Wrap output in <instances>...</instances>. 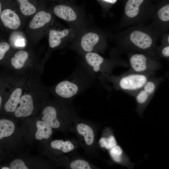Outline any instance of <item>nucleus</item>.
<instances>
[{
  "mask_svg": "<svg viewBox=\"0 0 169 169\" xmlns=\"http://www.w3.org/2000/svg\"><path fill=\"white\" fill-rule=\"evenodd\" d=\"M129 48L136 50L148 51L155 44V32L150 27L139 26L129 28L127 36Z\"/></svg>",
  "mask_w": 169,
  "mask_h": 169,
  "instance_id": "1",
  "label": "nucleus"
},
{
  "mask_svg": "<svg viewBox=\"0 0 169 169\" xmlns=\"http://www.w3.org/2000/svg\"><path fill=\"white\" fill-rule=\"evenodd\" d=\"M149 79V76L145 73L136 72L121 77L117 81V86L120 89L126 91H139Z\"/></svg>",
  "mask_w": 169,
  "mask_h": 169,
  "instance_id": "2",
  "label": "nucleus"
},
{
  "mask_svg": "<svg viewBox=\"0 0 169 169\" xmlns=\"http://www.w3.org/2000/svg\"><path fill=\"white\" fill-rule=\"evenodd\" d=\"M156 87L155 80L149 79L135 96L137 103L136 109L138 114L142 115V113L150 102Z\"/></svg>",
  "mask_w": 169,
  "mask_h": 169,
  "instance_id": "3",
  "label": "nucleus"
},
{
  "mask_svg": "<svg viewBox=\"0 0 169 169\" xmlns=\"http://www.w3.org/2000/svg\"><path fill=\"white\" fill-rule=\"evenodd\" d=\"M24 89L21 96L18 106L13 114L17 118L28 117L33 112L35 107V98L32 92Z\"/></svg>",
  "mask_w": 169,
  "mask_h": 169,
  "instance_id": "4",
  "label": "nucleus"
},
{
  "mask_svg": "<svg viewBox=\"0 0 169 169\" xmlns=\"http://www.w3.org/2000/svg\"><path fill=\"white\" fill-rule=\"evenodd\" d=\"M13 86L9 91L8 97L3 105L5 112L13 115L18 106L25 88L22 84H15Z\"/></svg>",
  "mask_w": 169,
  "mask_h": 169,
  "instance_id": "5",
  "label": "nucleus"
},
{
  "mask_svg": "<svg viewBox=\"0 0 169 169\" xmlns=\"http://www.w3.org/2000/svg\"><path fill=\"white\" fill-rule=\"evenodd\" d=\"M144 0H128L125 8V16L129 24L139 22L147 16L141 11V6Z\"/></svg>",
  "mask_w": 169,
  "mask_h": 169,
  "instance_id": "6",
  "label": "nucleus"
},
{
  "mask_svg": "<svg viewBox=\"0 0 169 169\" xmlns=\"http://www.w3.org/2000/svg\"><path fill=\"white\" fill-rule=\"evenodd\" d=\"M85 59L90 69L99 77L106 74L108 67L104 66V59L97 53L90 52L85 55Z\"/></svg>",
  "mask_w": 169,
  "mask_h": 169,
  "instance_id": "7",
  "label": "nucleus"
},
{
  "mask_svg": "<svg viewBox=\"0 0 169 169\" xmlns=\"http://www.w3.org/2000/svg\"><path fill=\"white\" fill-rule=\"evenodd\" d=\"M149 56L142 53H135L129 58V62L132 69L135 72L144 73L148 71L152 62Z\"/></svg>",
  "mask_w": 169,
  "mask_h": 169,
  "instance_id": "8",
  "label": "nucleus"
},
{
  "mask_svg": "<svg viewBox=\"0 0 169 169\" xmlns=\"http://www.w3.org/2000/svg\"><path fill=\"white\" fill-rule=\"evenodd\" d=\"M79 90V85L76 82L64 80L57 84L54 91L59 96L64 98H69L75 95Z\"/></svg>",
  "mask_w": 169,
  "mask_h": 169,
  "instance_id": "9",
  "label": "nucleus"
},
{
  "mask_svg": "<svg viewBox=\"0 0 169 169\" xmlns=\"http://www.w3.org/2000/svg\"><path fill=\"white\" fill-rule=\"evenodd\" d=\"M41 119L52 128L57 129L60 126V123L57 119V110L51 105H47L43 109Z\"/></svg>",
  "mask_w": 169,
  "mask_h": 169,
  "instance_id": "10",
  "label": "nucleus"
},
{
  "mask_svg": "<svg viewBox=\"0 0 169 169\" xmlns=\"http://www.w3.org/2000/svg\"><path fill=\"white\" fill-rule=\"evenodd\" d=\"M0 15L1 20L5 27L15 30L20 26L21 22L18 16L11 9H5Z\"/></svg>",
  "mask_w": 169,
  "mask_h": 169,
  "instance_id": "11",
  "label": "nucleus"
},
{
  "mask_svg": "<svg viewBox=\"0 0 169 169\" xmlns=\"http://www.w3.org/2000/svg\"><path fill=\"white\" fill-rule=\"evenodd\" d=\"M109 154L112 159L115 162L123 164L128 168H133L135 164L131 162L130 157L124 152L121 147L116 145L109 151Z\"/></svg>",
  "mask_w": 169,
  "mask_h": 169,
  "instance_id": "12",
  "label": "nucleus"
},
{
  "mask_svg": "<svg viewBox=\"0 0 169 169\" xmlns=\"http://www.w3.org/2000/svg\"><path fill=\"white\" fill-rule=\"evenodd\" d=\"M55 14L58 17L67 21H73L77 18L76 13L70 7L64 5L56 6L54 9Z\"/></svg>",
  "mask_w": 169,
  "mask_h": 169,
  "instance_id": "13",
  "label": "nucleus"
},
{
  "mask_svg": "<svg viewBox=\"0 0 169 169\" xmlns=\"http://www.w3.org/2000/svg\"><path fill=\"white\" fill-rule=\"evenodd\" d=\"M28 57V52L23 50L17 52L10 59V64L12 68L16 70H21L25 66Z\"/></svg>",
  "mask_w": 169,
  "mask_h": 169,
  "instance_id": "14",
  "label": "nucleus"
},
{
  "mask_svg": "<svg viewBox=\"0 0 169 169\" xmlns=\"http://www.w3.org/2000/svg\"><path fill=\"white\" fill-rule=\"evenodd\" d=\"M50 14L44 11H41L34 16L30 22L29 27L32 29H36L44 26L51 20Z\"/></svg>",
  "mask_w": 169,
  "mask_h": 169,
  "instance_id": "15",
  "label": "nucleus"
},
{
  "mask_svg": "<svg viewBox=\"0 0 169 169\" xmlns=\"http://www.w3.org/2000/svg\"><path fill=\"white\" fill-rule=\"evenodd\" d=\"M36 126L37 131L35 137L38 140L48 139L49 138L52 133V128L42 120L36 121Z\"/></svg>",
  "mask_w": 169,
  "mask_h": 169,
  "instance_id": "16",
  "label": "nucleus"
},
{
  "mask_svg": "<svg viewBox=\"0 0 169 169\" xmlns=\"http://www.w3.org/2000/svg\"><path fill=\"white\" fill-rule=\"evenodd\" d=\"M99 39V36L96 33L92 32L86 33L82 38L81 47L84 51L91 52Z\"/></svg>",
  "mask_w": 169,
  "mask_h": 169,
  "instance_id": "17",
  "label": "nucleus"
},
{
  "mask_svg": "<svg viewBox=\"0 0 169 169\" xmlns=\"http://www.w3.org/2000/svg\"><path fill=\"white\" fill-rule=\"evenodd\" d=\"M15 126L12 120L6 119L0 120V139L10 136L14 133Z\"/></svg>",
  "mask_w": 169,
  "mask_h": 169,
  "instance_id": "18",
  "label": "nucleus"
},
{
  "mask_svg": "<svg viewBox=\"0 0 169 169\" xmlns=\"http://www.w3.org/2000/svg\"><path fill=\"white\" fill-rule=\"evenodd\" d=\"M69 33L68 29L59 31L50 30L49 33V46L52 48L59 46L61 42V38L67 36Z\"/></svg>",
  "mask_w": 169,
  "mask_h": 169,
  "instance_id": "19",
  "label": "nucleus"
},
{
  "mask_svg": "<svg viewBox=\"0 0 169 169\" xmlns=\"http://www.w3.org/2000/svg\"><path fill=\"white\" fill-rule=\"evenodd\" d=\"M78 133L83 136L86 144L88 145H91L93 143L94 134L92 128L88 125L83 123H80L77 126Z\"/></svg>",
  "mask_w": 169,
  "mask_h": 169,
  "instance_id": "20",
  "label": "nucleus"
},
{
  "mask_svg": "<svg viewBox=\"0 0 169 169\" xmlns=\"http://www.w3.org/2000/svg\"><path fill=\"white\" fill-rule=\"evenodd\" d=\"M50 146L53 149L60 150L64 153H67L72 151L74 146L69 141H64L61 140H56L52 141Z\"/></svg>",
  "mask_w": 169,
  "mask_h": 169,
  "instance_id": "21",
  "label": "nucleus"
},
{
  "mask_svg": "<svg viewBox=\"0 0 169 169\" xmlns=\"http://www.w3.org/2000/svg\"><path fill=\"white\" fill-rule=\"evenodd\" d=\"M19 3V7L22 13L25 15L29 16L35 13L36 8L28 0H17Z\"/></svg>",
  "mask_w": 169,
  "mask_h": 169,
  "instance_id": "22",
  "label": "nucleus"
},
{
  "mask_svg": "<svg viewBox=\"0 0 169 169\" xmlns=\"http://www.w3.org/2000/svg\"><path fill=\"white\" fill-rule=\"evenodd\" d=\"M151 16L152 17L153 21L159 19L163 22L169 21V4L162 7L156 13H152Z\"/></svg>",
  "mask_w": 169,
  "mask_h": 169,
  "instance_id": "23",
  "label": "nucleus"
},
{
  "mask_svg": "<svg viewBox=\"0 0 169 169\" xmlns=\"http://www.w3.org/2000/svg\"><path fill=\"white\" fill-rule=\"evenodd\" d=\"M99 142L101 147L108 150H110L117 145L116 140L112 135H110L108 138H101Z\"/></svg>",
  "mask_w": 169,
  "mask_h": 169,
  "instance_id": "24",
  "label": "nucleus"
},
{
  "mask_svg": "<svg viewBox=\"0 0 169 169\" xmlns=\"http://www.w3.org/2000/svg\"><path fill=\"white\" fill-rule=\"evenodd\" d=\"M72 169H90L89 164L86 161L82 160H77L72 162L70 164Z\"/></svg>",
  "mask_w": 169,
  "mask_h": 169,
  "instance_id": "25",
  "label": "nucleus"
},
{
  "mask_svg": "<svg viewBox=\"0 0 169 169\" xmlns=\"http://www.w3.org/2000/svg\"><path fill=\"white\" fill-rule=\"evenodd\" d=\"M10 169H28V167L22 159H16L12 161L9 165Z\"/></svg>",
  "mask_w": 169,
  "mask_h": 169,
  "instance_id": "26",
  "label": "nucleus"
},
{
  "mask_svg": "<svg viewBox=\"0 0 169 169\" xmlns=\"http://www.w3.org/2000/svg\"><path fill=\"white\" fill-rule=\"evenodd\" d=\"M10 46L6 42H2L0 43V60L3 58L5 53L9 50Z\"/></svg>",
  "mask_w": 169,
  "mask_h": 169,
  "instance_id": "27",
  "label": "nucleus"
},
{
  "mask_svg": "<svg viewBox=\"0 0 169 169\" xmlns=\"http://www.w3.org/2000/svg\"><path fill=\"white\" fill-rule=\"evenodd\" d=\"M162 55L165 57H169V46L165 47L162 50Z\"/></svg>",
  "mask_w": 169,
  "mask_h": 169,
  "instance_id": "28",
  "label": "nucleus"
},
{
  "mask_svg": "<svg viewBox=\"0 0 169 169\" xmlns=\"http://www.w3.org/2000/svg\"><path fill=\"white\" fill-rule=\"evenodd\" d=\"M15 44L18 46H23L25 43L23 39H18L15 42Z\"/></svg>",
  "mask_w": 169,
  "mask_h": 169,
  "instance_id": "29",
  "label": "nucleus"
},
{
  "mask_svg": "<svg viewBox=\"0 0 169 169\" xmlns=\"http://www.w3.org/2000/svg\"><path fill=\"white\" fill-rule=\"evenodd\" d=\"M103 1L110 3H114L117 1V0H103Z\"/></svg>",
  "mask_w": 169,
  "mask_h": 169,
  "instance_id": "30",
  "label": "nucleus"
},
{
  "mask_svg": "<svg viewBox=\"0 0 169 169\" xmlns=\"http://www.w3.org/2000/svg\"><path fill=\"white\" fill-rule=\"evenodd\" d=\"M1 169H10L9 167L6 166L3 167H1Z\"/></svg>",
  "mask_w": 169,
  "mask_h": 169,
  "instance_id": "31",
  "label": "nucleus"
},
{
  "mask_svg": "<svg viewBox=\"0 0 169 169\" xmlns=\"http://www.w3.org/2000/svg\"><path fill=\"white\" fill-rule=\"evenodd\" d=\"M1 9H2V5L1 3H0V13L1 14Z\"/></svg>",
  "mask_w": 169,
  "mask_h": 169,
  "instance_id": "32",
  "label": "nucleus"
},
{
  "mask_svg": "<svg viewBox=\"0 0 169 169\" xmlns=\"http://www.w3.org/2000/svg\"><path fill=\"white\" fill-rule=\"evenodd\" d=\"M168 41L169 44V35L168 36Z\"/></svg>",
  "mask_w": 169,
  "mask_h": 169,
  "instance_id": "33",
  "label": "nucleus"
},
{
  "mask_svg": "<svg viewBox=\"0 0 169 169\" xmlns=\"http://www.w3.org/2000/svg\"></svg>",
  "mask_w": 169,
  "mask_h": 169,
  "instance_id": "34",
  "label": "nucleus"
}]
</instances>
